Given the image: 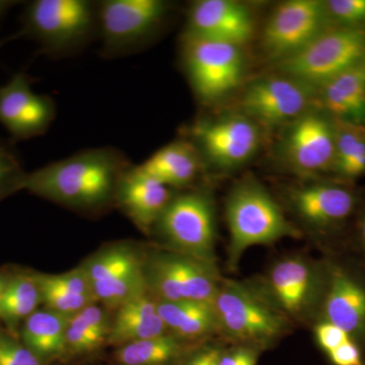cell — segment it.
I'll use <instances>...</instances> for the list:
<instances>
[{"label": "cell", "mask_w": 365, "mask_h": 365, "mask_svg": "<svg viewBox=\"0 0 365 365\" xmlns=\"http://www.w3.org/2000/svg\"><path fill=\"white\" fill-rule=\"evenodd\" d=\"M131 167L117 148H88L30 173L24 190L73 210L96 212L115 204L118 182Z\"/></svg>", "instance_id": "6da1fadb"}, {"label": "cell", "mask_w": 365, "mask_h": 365, "mask_svg": "<svg viewBox=\"0 0 365 365\" xmlns=\"http://www.w3.org/2000/svg\"><path fill=\"white\" fill-rule=\"evenodd\" d=\"M21 23L20 37L35 41L38 54L68 58L98 40V1L35 0L26 4Z\"/></svg>", "instance_id": "7a4b0ae2"}, {"label": "cell", "mask_w": 365, "mask_h": 365, "mask_svg": "<svg viewBox=\"0 0 365 365\" xmlns=\"http://www.w3.org/2000/svg\"><path fill=\"white\" fill-rule=\"evenodd\" d=\"M173 4L163 0L98 1L101 55L106 59L143 51L163 32Z\"/></svg>", "instance_id": "3957f363"}, {"label": "cell", "mask_w": 365, "mask_h": 365, "mask_svg": "<svg viewBox=\"0 0 365 365\" xmlns=\"http://www.w3.org/2000/svg\"><path fill=\"white\" fill-rule=\"evenodd\" d=\"M225 211L232 263L250 247L299 235L297 228L288 222L267 190L252 179L235 187L228 196Z\"/></svg>", "instance_id": "277c9868"}, {"label": "cell", "mask_w": 365, "mask_h": 365, "mask_svg": "<svg viewBox=\"0 0 365 365\" xmlns=\"http://www.w3.org/2000/svg\"><path fill=\"white\" fill-rule=\"evenodd\" d=\"M182 66L196 98L212 105L239 88L246 71L242 47L182 36Z\"/></svg>", "instance_id": "5b68a950"}, {"label": "cell", "mask_w": 365, "mask_h": 365, "mask_svg": "<svg viewBox=\"0 0 365 365\" xmlns=\"http://www.w3.org/2000/svg\"><path fill=\"white\" fill-rule=\"evenodd\" d=\"M262 128L241 112L205 116L189 127L186 139L195 146L204 169L227 170L241 167L256 155Z\"/></svg>", "instance_id": "8992f818"}, {"label": "cell", "mask_w": 365, "mask_h": 365, "mask_svg": "<svg viewBox=\"0 0 365 365\" xmlns=\"http://www.w3.org/2000/svg\"><path fill=\"white\" fill-rule=\"evenodd\" d=\"M153 230L172 251L215 265V208L203 191L173 196Z\"/></svg>", "instance_id": "52a82bcc"}, {"label": "cell", "mask_w": 365, "mask_h": 365, "mask_svg": "<svg viewBox=\"0 0 365 365\" xmlns=\"http://www.w3.org/2000/svg\"><path fill=\"white\" fill-rule=\"evenodd\" d=\"M364 61L365 29L331 28L294 56L276 63V69L317 90Z\"/></svg>", "instance_id": "ba28073f"}, {"label": "cell", "mask_w": 365, "mask_h": 365, "mask_svg": "<svg viewBox=\"0 0 365 365\" xmlns=\"http://www.w3.org/2000/svg\"><path fill=\"white\" fill-rule=\"evenodd\" d=\"M143 272L146 290L158 302L213 304L220 288L215 265L174 251L144 255Z\"/></svg>", "instance_id": "9c48e42d"}, {"label": "cell", "mask_w": 365, "mask_h": 365, "mask_svg": "<svg viewBox=\"0 0 365 365\" xmlns=\"http://www.w3.org/2000/svg\"><path fill=\"white\" fill-rule=\"evenodd\" d=\"M335 141L336 120L314 106L281 128L276 155L287 170L299 176L330 175Z\"/></svg>", "instance_id": "30bf717a"}, {"label": "cell", "mask_w": 365, "mask_h": 365, "mask_svg": "<svg viewBox=\"0 0 365 365\" xmlns=\"http://www.w3.org/2000/svg\"><path fill=\"white\" fill-rule=\"evenodd\" d=\"M317 90L299 79L277 73L250 81L239 110L261 128H282L316 106Z\"/></svg>", "instance_id": "8fae6325"}, {"label": "cell", "mask_w": 365, "mask_h": 365, "mask_svg": "<svg viewBox=\"0 0 365 365\" xmlns=\"http://www.w3.org/2000/svg\"><path fill=\"white\" fill-rule=\"evenodd\" d=\"M144 255L129 242H115L98 250L81 264L98 304L115 309L148 292Z\"/></svg>", "instance_id": "7c38bea8"}, {"label": "cell", "mask_w": 365, "mask_h": 365, "mask_svg": "<svg viewBox=\"0 0 365 365\" xmlns=\"http://www.w3.org/2000/svg\"><path fill=\"white\" fill-rule=\"evenodd\" d=\"M331 29L324 0H288L278 4L261 33V49L270 61L290 58Z\"/></svg>", "instance_id": "4fadbf2b"}, {"label": "cell", "mask_w": 365, "mask_h": 365, "mask_svg": "<svg viewBox=\"0 0 365 365\" xmlns=\"http://www.w3.org/2000/svg\"><path fill=\"white\" fill-rule=\"evenodd\" d=\"M213 307L218 324L242 345H268L284 330V319L246 287L228 283L218 288Z\"/></svg>", "instance_id": "5bb4252c"}, {"label": "cell", "mask_w": 365, "mask_h": 365, "mask_svg": "<svg viewBox=\"0 0 365 365\" xmlns=\"http://www.w3.org/2000/svg\"><path fill=\"white\" fill-rule=\"evenodd\" d=\"M35 79L20 71L0 86V124L13 143L44 135L56 117V104L50 96L32 90Z\"/></svg>", "instance_id": "9a60e30c"}, {"label": "cell", "mask_w": 365, "mask_h": 365, "mask_svg": "<svg viewBox=\"0 0 365 365\" xmlns=\"http://www.w3.org/2000/svg\"><path fill=\"white\" fill-rule=\"evenodd\" d=\"M255 32L253 13L246 4L235 0H199L190 6L182 35L244 47Z\"/></svg>", "instance_id": "2e32d148"}, {"label": "cell", "mask_w": 365, "mask_h": 365, "mask_svg": "<svg viewBox=\"0 0 365 365\" xmlns=\"http://www.w3.org/2000/svg\"><path fill=\"white\" fill-rule=\"evenodd\" d=\"M290 201L302 220L327 230L344 225L356 211L359 197L351 184L332 179L292 190Z\"/></svg>", "instance_id": "e0dca14e"}, {"label": "cell", "mask_w": 365, "mask_h": 365, "mask_svg": "<svg viewBox=\"0 0 365 365\" xmlns=\"http://www.w3.org/2000/svg\"><path fill=\"white\" fill-rule=\"evenodd\" d=\"M324 318L339 327L359 344L365 347V280L350 269L333 264L329 271Z\"/></svg>", "instance_id": "ac0fdd59"}, {"label": "cell", "mask_w": 365, "mask_h": 365, "mask_svg": "<svg viewBox=\"0 0 365 365\" xmlns=\"http://www.w3.org/2000/svg\"><path fill=\"white\" fill-rule=\"evenodd\" d=\"M173 196L169 187L132 165L118 182L115 205L144 234H148Z\"/></svg>", "instance_id": "d6986e66"}, {"label": "cell", "mask_w": 365, "mask_h": 365, "mask_svg": "<svg viewBox=\"0 0 365 365\" xmlns=\"http://www.w3.org/2000/svg\"><path fill=\"white\" fill-rule=\"evenodd\" d=\"M316 106L334 119L365 125V61L317 88Z\"/></svg>", "instance_id": "ffe728a7"}, {"label": "cell", "mask_w": 365, "mask_h": 365, "mask_svg": "<svg viewBox=\"0 0 365 365\" xmlns=\"http://www.w3.org/2000/svg\"><path fill=\"white\" fill-rule=\"evenodd\" d=\"M137 168L172 189L193 184L204 165L195 146L182 138L163 146Z\"/></svg>", "instance_id": "44dd1931"}, {"label": "cell", "mask_w": 365, "mask_h": 365, "mask_svg": "<svg viewBox=\"0 0 365 365\" xmlns=\"http://www.w3.org/2000/svg\"><path fill=\"white\" fill-rule=\"evenodd\" d=\"M167 334L170 333L158 314V300L145 292L118 307L108 345L117 348Z\"/></svg>", "instance_id": "7402d4cb"}, {"label": "cell", "mask_w": 365, "mask_h": 365, "mask_svg": "<svg viewBox=\"0 0 365 365\" xmlns=\"http://www.w3.org/2000/svg\"><path fill=\"white\" fill-rule=\"evenodd\" d=\"M68 318L50 309H37L23 323L21 342L40 359L43 365L66 356Z\"/></svg>", "instance_id": "603a6c76"}, {"label": "cell", "mask_w": 365, "mask_h": 365, "mask_svg": "<svg viewBox=\"0 0 365 365\" xmlns=\"http://www.w3.org/2000/svg\"><path fill=\"white\" fill-rule=\"evenodd\" d=\"M158 311L168 332L182 341L200 339L220 328L215 307L207 302H158Z\"/></svg>", "instance_id": "cb8c5ba5"}, {"label": "cell", "mask_w": 365, "mask_h": 365, "mask_svg": "<svg viewBox=\"0 0 365 365\" xmlns=\"http://www.w3.org/2000/svg\"><path fill=\"white\" fill-rule=\"evenodd\" d=\"M270 283L279 306L288 314H297L313 295L314 275L304 261L287 259L273 268Z\"/></svg>", "instance_id": "d4e9b609"}, {"label": "cell", "mask_w": 365, "mask_h": 365, "mask_svg": "<svg viewBox=\"0 0 365 365\" xmlns=\"http://www.w3.org/2000/svg\"><path fill=\"white\" fill-rule=\"evenodd\" d=\"M113 316L98 302L86 307L68 319L66 329L67 355H85L108 345Z\"/></svg>", "instance_id": "484cf974"}, {"label": "cell", "mask_w": 365, "mask_h": 365, "mask_svg": "<svg viewBox=\"0 0 365 365\" xmlns=\"http://www.w3.org/2000/svg\"><path fill=\"white\" fill-rule=\"evenodd\" d=\"M330 175L345 184L365 176V125L336 120L335 155Z\"/></svg>", "instance_id": "4316f807"}, {"label": "cell", "mask_w": 365, "mask_h": 365, "mask_svg": "<svg viewBox=\"0 0 365 365\" xmlns=\"http://www.w3.org/2000/svg\"><path fill=\"white\" fill-rule=\"evenodd\" d=\"M41 294L33 273L11 275L0 299V321L9 332H16L21 323L39 309Z\"/></svg>", "instance_id": "83f0119b"}, {"label": "cell", "mask_w": 365, "mask_h": 365, "mask_svg": "<svg viewBox=\"0 0 365 365\" xmlns=\"http://www.w3.org/2000/svg\"><path fill=\"white\" fill-rule=\"evenodd\" d=\"M188 353L184 342L167 334L117 347L118 365H177Z\"/></svg>", "instance_id": "f1b7e54d"}, {"label": "cell", "mask_w": 365, "mask_h": 365, "mask_svg": "<svg viewBox=\"0 0 365 365\" xmlns=\"http://www.w3.org/2000/svg\"><path fill=\"white\" fill-rule=\"evenodd\" d=\"M14 143L0 138V201L25 189L28 173Z\"/></svg>", "instance_id": "f546056e"}, {"label": "cell", "mask_w": 365, "mask_h": 365, "mask_svg": "<svg viewBox=\"0 0 365 365\" xmlns=\"http://www.w3.org/2000/svg\"><path fill=\"white\" fill-rule=\"evenodd\" d=\"M34 278L39 287L41 302L45 309H50L71 319L74 314L83 311L86 307L97 302L93 297L69 294V292L60 290L46 282L40 276V273H33Z\"/></svg>", "instance_id": "4dcf8cb0"}, {"label": "cell", "mask_w": 365, "mask_h": 365, "mask_svg": "<svg viewBox=\"0 0 365 365\" xmlns=\"http://www.w3.org/2000/svg\"><path fill=\"white\" fill-rule=\"evenodd\" d=\"M331 28L365 29V0H324Z\"/></svg>", "instance_id": "1f68e13d"}, {"label": "cell", "mask_w": 365, "mask_h": 365, "mask_svg": "<svg viewBox=\"0 0 365 365\" xmlns=\"http://www.w3.org/2000/svg\"><path fill=\"white\" fill-rule=\"evenodd\" d=\"M0 364L1 365H43L21 340L11 334L0 333Z\"/></svg>", "instance_id": "d6a6232c"}, {"label": "cell", "mask_w": 365, "mask_h": 365, "mask_svg": "<svg viewBox=\"0 0 365 365\" xmlns=\"http://www.w3.org/2000/svg\"><path fill=\"white\" fill-rule=\"evenodd\" d=\"M316 338L319 347L326 352V354L332 352L347 341L352 340L339 327L326 321L317 326Z\"/></svg>", "instance_id": "836d02e7"}, {"label": "cell", "mask_w": 365, "mask_h": 365, "mask_svg": "<svg viewBox=\"0 0 365 365\" xmlns=\"http://www.w3.org/2000/svg\"><path fill=\"white\" fill-rule=\"evenodd\" d=\"M259 359V348L242 344L227 351L222 350L218 365H258Z\"/></svg>", "instance_id": "e575fe53"}, {"label": "cell", "mask_w": 365, "mask_h": 365, "mask_svg": "<svg viewBox=\"0 0 365 365\" xmlns=\"http://www.w3.org/2000/svg\"><path fill=\"white\" fill-rule=\"evenodd\" d=\"M327 355L333 365H364L365 364L364 351L353 340L347 341Z\"/></svg>", "instance_id": "d590c367"}, {"label": "cell", "mask_w": 365, "mask_h": 365, "mask_svg": "<svg viewBox=\"0 0 365 365\" xmlns=\"http://www.w3.org/2000/svg\"><path fill=\"white\" fill-rule=\"evenodd\" d=\"M222 349L215 346H203L188 351L177 365H218Z\"/></svg>", "instance_id": "8d00e7d4"}, {"label": "cell", "mask_w": 365, "mask_h": 365, "mask_svg": "<svg viewBox=\"0 0 365 365\" xmlns=\"http://www.w3.org/2000/svg\"><path fill=\"white\" fill-rule=\"evenodd\" d=\"M18 4H21V2L13 1V0H0V24H1L6 14L9 13V9Z\"/></svg>", "instance_id": "74e56055"}, {"label": "cell", "mask_w": 365, "mask_h": 365, "mask_svg": "<svg viewBox=\"0 0 365 365\" xmlns=\"http://www.w3.org/2000/svg\"><path fill=\"white\" fill-rule=\"evenodd\" d=\"M359 241L361 242L362 247L365 250V205L360 213L359 222Z\"/></svg>", "instance_id": "f35d334b"}, {"label": "cell", "mask_w": 365, "mask_h": 365, "mask_svg": "<svg viewBox=\"0 0 365 365\" xmlns=\"http://www.w3.org/2000/svg\"><path fill=\"white\" fill-rule=\"evenodd\" d=\"M11 275H7L6 273H0V299L6 290L7 283H9V278Z\"/></svg>", "instance_id": "ab89813d"}, {"label": "cell", "mask_w": 365, "mask_h": 365, "mask_svg": "<svg viewBox=\"0 0 365 365\" xmlns=\"http://www.w3.org/2000/svg\"><path fill=\"white\" fill-rule=\"evenodd\" d=\"M18 38L20 37V34L19 32H16L13 36H9V37L4 38V39L0 40V48L2 47V46L6 45V43L11 42V41H13L14 39H18Z\"/></svg>", "instance_id": "60d3db41"}, {"label": "cell", "mask_w": 365, "mask_h": 365, "mask_svg": "<svg viewBox=\"0 0 365 365\" xmlns=\"http://www.w3.org/2000/svg\"><path fill=\"white\" fill-rule=\"evenodd\" d=\"M0 365H1V364H0Z\"/></svg>", "instance_id": "b9f144b4"}, {"label": "cell", "mask_w": 365, "mask_h": 365, "mask_svg": "<svg viewBox=\"0 0 365 365\" xmlns=\"http://www.w3.org/2000/svg\"><path fill=\"white\" fill-rule=\"evenodd\" d=\"M364 365H365V364H364Z\"/></svg>", "instance_id": "7bdbcfd3"}]
</instances>
